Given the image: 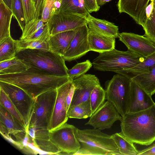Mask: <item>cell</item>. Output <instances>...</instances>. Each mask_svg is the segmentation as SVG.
Segmentation results:
<instances>
[{"label":"cell","mask_w":155,"mask_h":155,"mask_svg":"<svg viewBox=\"0 0 155 155\" xmlns=\"http://www.w3.org/2000/svg\"><path fill=\"white\" fill-rule=\"evenodd\" d=\"M155 68V51L147 56L138 65L132 68L122 70L117 73L124 75L130 79L140 74L147 72Z\"/></svg>","instance_id":"obj_23"},{"label":"cell","mask_w":155,"mask_h":155,"mask_svg":"<svg viewBox=\"0 0 155 155\" xmlns=\"http://www.w3.org/2000/svg\"><path fill=\"white\" fill-rule=\"evenodd\" d=\"M97 4L99 6H102L107 2H109L112 0H96Z\"/></svg>","instance_id":"obj_46"},{"label":"cell","mask_w":155,"mask_h":155,"mask_svg":"<svg viewBox=\"0 0 155 155\" xmlns=\"http://www.w3.org/2000/svg\"><path fill=\"white\" fill-rule=\"evenodd\" d=\"M31 66L17 57L0 62V74H13L25 71Z\"/></svg>","instance_id":"obj_26"},{"label":"cell","mask_w":155,"mask_h":155,"mask_svg":"<svg viewBox=\"0 0 155 155\" xmlns=\"http://www.w3.org/2000/svg\"><path fill=\"white\" fill-rule=\"evenodd\" d=\"M150 0H118L117 6L120 13L129 15L140 25Z\"/></svg>","instance_id":"obj_17"},{"label":"cell","mask_w":155,"mask_h":155,"mask_svg":"<svg viewBox=\"0 0 155 155\" xmlns=\"http://www.w3.org/2000/svg\"><path fill=\"white\" fill-rule=\"evenodd\" d=\"M75 89V87L72 84L66 97V105L67 111L72 100Z\"/></svg>","instance_id":"obj_42"},{"label":"cell","mask_w":155,"mask_h":155,"mask_svg":"<svg viewBox=\"0 0 155 155\" xmlns=\"http://www.w3.org/2000/svg\"><path fill=\"white\" fill-rule=\"evenodd\" d=\"M0 121L7 129L10 135L26 130L25 127L9 112L0 105Z\"/></svg>","instance_id":"obj_24"},{"label":"cell","mask_w":155,"mask_h":155,"mask_svg":"<svg viewBox=\"0 0 155 155\" xmlns=\"http://www.w3.org/2000/svg\"><path fill=\"white\" fill-rule=\"evenodd\" d=\"M75 127L66 123L49 131V139L60 151L61 154L74 155L80 148L77 138Z\"/></svg>","instance_id":"obj_9"},{"label":"cell","mask_w":155,"mask_h":155,"mask_svg":"<svg viewBox=\"0 0 155 155\" xmlns=\"http://www.w3.org/2000/svg\"><path fill=\"white\" fill-rule=\"evenodd\" d=\"M24 12L25 25L33 19L35 10L34 0H21Z\"/></svg>","instance_id":"obj_38"},{"label":"cell","mask_w":155,"mask_h":155,"mask_svg":"<svg viewBox=\"0 0 155 155\" xmlns=\"http://www.w3.org/2000/svg\"><path fill=\"white\" fill-rule=\"evenodd\" d=\"M5 4L12 10V0H2Z\"/></svg>","instance_id":"obj_45"},{"label":"cell","mask_w":155,"mask_h":155,"mask_svg":"<svg viewBox=\"0 0 155 155\" xmlns=\"http://www.w3.org/2000/svg\"><path fill=\"white\" fill-rule=\"evenodd\" d=\"M138 155H155V143L146 149L138 151Z\"/></svg>","instance_id":"obj_43"},{"label":"cell","mask_w":155,"mask_h":155,"mask_svg":"<svg viewBox=\"0 0 155 155\" xmlns=\"http://www.w3.org/2000/svg\"><path fill=\"white\" fill-rule=\"evenodd\" d=\"M105 99V90L101 84L97 85L92 90L89 98L92 114L104 103Z\"/></svg>","instance_id":"obj_33"},{"label":"cell","mask_w":155,"mask_h":155,"mask_svg":"<svg viewBox=\"0 0 155 155\" xmlns=\"http://www.w3.org/2000/svg\"><path fill=\"white\" fill-rule=\"evenodd\" d=\"M149 94L155 93V68L150 71L138 75L131 79Z\"/></svg>","instance_id":"obj_28"},{"label":"cell","mask_w":155,"mask_h":155,"mask_svg":"<svg viewBox=\"0 0 155 155\" xmlns=\"http://www.w3.org/2000/svg\"><path fill=\"white\" fill-rule=\"evenodd\" d=\"M12 10L22 31L25 25V20L22 4L21 0H12Z\"/></svg>","instance_id":"obj_37"},{"label":"cell","mask_w":155,"mask_h":155,"mask_svg":"<svg viewBox=\"0 0 155 155\" xmlns=\"http://www.w3.org/2000/svg\"><path fill=\"white\" fill-rule=\"evenodd\" d=\"M15 40L11 36L0 40V62L15 57L17 52Z\"/></svg>","instance_id":"obj_32"},{"label":"cell","mask_w":155,"mask_h":155,"mask_svg":"<svg viewBox=\"0 0 155 155\" xmlns=\"http://www.w3.org/2000/svg\"><path fill=\"white\" fill-rule=\"evenodd\" d=\"M75 133L81 147L74 155H121L111 136L99 129L75 127Z\"/></svg>","instance_id":"obj_4"},{"label":"cell","mask_w":155,"mask_h":155,"mask_svg":"<svg viewBox=\"0 0 155 155\" xmlns=\"http://www.w3.org/2000/svg\"><path fill=\"white\" fill-rule=\"evenodd\" d=\"M72 84V81L70 80L57 89V96L48 128L49 131L66 123L68 120L66 100Z\"/></svg>","instance_id":"obj_13"},{"label":"cell","mask_w":155,"mask_h":155,"mask_svg":"<svg viewBox=\"0 0 155 155\" xmlns=\"http://www.w3.org/2000/svg\"><path fill=\"white\" fill-rule=\"evenodd\" d=\"M72 84L75 89L69 107L89 100L93 89L100 84L98 78L95 75L89 74H84L73 80Z\"/></svg>","instance_id":"obj_15"},{"label":"cell","mask_w":155,"mask_h":155,"mask_svg":"<svg viewBox=\"0 0 155 155\" xmlns=\"http://www.w3.org/2000/svg\"><path fill=\"white\" fill-rule=\"evenodd\" d=\"M57 94V89H53L44 93L35 98L29 125L34 126L36 129L48 130Z\"/></svg>","instance_id":"obj_7"},{"label":"cell","mask_w":155,"mask_h":155,"mask_svg":"<svg viewBox=\"0 0 155 155\" xmlns=\"http://www.w3.org/2000/svg\"><path fill=\"white\" fill-rule=\"evenodd\" d=\"M50 35L30 40H15L17 52L26 49H39L50 50L48 40Z\"/></svg>","instance_id":"obj_29"},{"label":"cell","mask_w":155,"mask_h":155,"mask_svg":"<svg viewBox=\"0 0 155 155\" xmlns=\"http://www.w3.org/2000/svg\"><path fill=\"white\" fill-rule=\"evenodd\" d=\"M151 96L131 79L127 113L139 112L151 107L155 104Z\"/></svg>","instance_id":"obj_16"},{"label":"cell","mask_w":155,"mask_h":155,"mask_svg":"<svg viewBox=\"0 0 155 155\" xmlns=\"http://www.w3.org/2000/svg\"><path fill=\"white\" fill-rule=\"evenodd\" d=\"M131 80L117 74L106 84V99L113 104L122 117L127 112Z\"/></svg>","instance_id":"obj_6"},{"label":"cell","mask_w":155,"mask_h":155,"mask_svg":"<svg viewBox=\"0 0 155 155\" xmlns=\"http://www.w3.org/2000/svg\"><path fill=\"white\" fill-rule=\"evenodd\" d=\"M92 115L90 100L69 108L67 113L69 118L86 119Z\"/></svg>","instance_id":"obj_31"},{"label":"cell","mask_w":155,"mask_h":155,"mask_svg":"<svg viewBox=\"0 0 155 155\" xmlns=\"http://www.w3.org/2000/svg\"><path fill=\"white\" fill-rule=\"evenodd\" d=\"M51 35L74 30L87 23L84 18L77 15L60 12L51 15L47 22Z\"/></svg>","instance_id":"obj_10"},{"label":"cell","mask_w":155,"mask_h":155,"mask_svg":"<svg viewBox=\"0 0 155 155\" xmlns=\"http://www.w3.org/2000/svg\"><path fill=\"white\" fill-rule=\"evenodd\" d=\"M0 105L6 109L25 127L24 122L21 116L6 94L1 88Z\"/></svg>","instance_id":"obj_35"},{"label":"cell","mask_w":155,"mask_h":155,"mask_svg":"<svg viewBox=\"0 0 155 155\" xmlns=\"http://www.w3.org/2000/svg\"><path fill=\"white\" fill-rule=\"evenodd\" d=\"M70 80L69 77L49 74L31 67L13 74H0V81L21 88L33 98L48 91L57 89Z\"/></svg>","instance_id":"obj_1"},{"label":"cell","mask_w":155,"mask_h":155,"mask_svg":"<svg viewBox=\"0 0 155 155\" xmlns=\"http://www.w3.org/2000/svg\"><path fill=\"white\" fill-rule=\"evenodd\" d=\"M115 38L96 34L89 31L90 51L101 53L115 49Z\"/></svg>","instance_id":"obj_20"},{"label":"cell","mask_w":155,"mask_h":155,"mask_svg":"<svg viewBox=\"0 0 155 155\" xmlns=\"http://www.w3.org/2000/svg\"><path fill=\"white\" fill-rule=\"evenodd\" d=\"M87 20L89 32L100 35L118 38V28L114 23L95 18L91 15Z\"/></svg>","instance_id":"obj_18"},{"label":"cell","mask_w":155,"mask_h":155,"mask_svg":"<svg viewBox=\"0 0 155 155\" xmlns=\"http://www.w3.org/2000/svg\"><path fill=\"white\" fill-rule=\"evenodd\" d=\"M45 23L41 18L37 20H32L25 25L19 39H26L42 28Z\"/></svg>","instance_id":"obj_36"},{"label":"cell","mask_w":155,"mask_h":155,"mask_svg":"<svg viewBox=\"0 0 155 155\" xmlns=\"http://www.w3.org/2000/svg\"><path fill=\"white\" fill-rule=\"evenodd\" d=\"M62 0H55L51 15L60 12V9Z\"/></svg>","instance_id":"obj_44"},{"label":"cell","mask_w":155,"mask_h":155,"mask_svg":"<svg viewBox=\"0 0 155 155\" xmlns=\"http://www.w3.org/2000/svg\"><path fill=\"white\" fill-rule=\"evenodd\" d=\"M122 118L113 104L107 101L92 114L85 124L103 130L110 128L116 121H121Z\"/></svg>","instance_id":"obj_11"},{"label":"cell","mask_w":155,"mask_h":155,"mask_svg":"<svg viewBox=\"0 0 155 155\" xmlns=\"http://www.w3.org/2000/svg\"><path fill=\"white\" fill-rule=\"evenodd\" d=\"M0 88L11 101L24 122L26 129L28 127L35 105V98L14 84L0 81Z\"/></svg>","instance_id":"obj_8"},{"label":"cell","mask_w":155,"mask_h":155,"mask_svg":"<svg viewBox=\"0 0 155 155\" xmlns=\"http://www.w3.org/2000/svg\"><path fill=\"white\" fill-rule=\"evenodd\" d=\"M48 130L36 129L35 140L43 154H61L58 149L50 141Z\"/></svg>","instance_id":"obj_22"},{"label":"cell","mask_w":155,"mask_h":155,"mask_svg":"<svg viewBox=\"0 0 155 155\" xmlns=\"http://www.w3.org/2000/svg\"><path fill=\"white\" fill-rule=\"evenodd\" d=\"M77 29L50 35L48 40L50 51L62 56H64L74 37Z\"/></svg>","instance_id":"obj_19"},{"label":"cell","mask_w":155,"mask_h":155,"mask_svg":"<svg viewBox=\"0 0 155 155\" xmlns=\"http://www.w3.org/2000/svg\"><path fill=\"white\" fill-rule=\"evenodd\" d=\"M55 0H44L41 18L44 23L47 22L51 15Z\"/></svg>","instance_id":"obj_39"},{"label":"cell","mask_w":155,"mask_h":155,"mask_svg":"<svg viewBox=\"0 0 155 155\" xmlns=\"http://www.w3.org/2000/svg\"><path fill=\"white\" fill-rule=\"evenodd\" d=\"M118 38L128 50L145 58L155 51V43L144 35L133 33H119Z\"/></svg>","instance_id":"obj_12"},{"label":"cell","mask_w":155,"mask_h":155,"mask_svg":"<svg viewBox=\"0 0 155 155\" xmlns=\"http://www.w3.org/2000/svg\"><path fill=\"white\" fill-rule=\"evenodd\" d=\"M35 10L34 18L32 19H38L41 17L42 14L44 0H34Z\"/></svg>","instance_id":"obj_41"},{"label":"cell","mask_w":155,"mask_h":155,"mask_svg":"<svg viewBox=\"0 0 155 155\" xmlns=\"http://www.w3.org/2000/svg\"><path fill=\"white\" fill-rule=\"evenodd\" d=\"M15 57L23 60L31 67L46 74L68 77V69L63 57L50 50L26 49L18 52Z\"/></svg>","instance_id":"obj_3"},{"label":"cell","mask_w":155,"mask_h":155,"mask_svg":"<svg viewBox=\"0 0 155 155\" xmlns=\"http://www.w3.org/2000/svg\"><path fill=\"white\" fill-rule=\"evenodd\" d=\"M121 132L133 143L148 146L155 141V104L145 110L127 113L121 121Z\"/></svg>","instance_id":"obj_2"},{"label":"cell","mask_w":155,"mask_h":155,"mask_svg":"<svg viewBox=\"0 0 155 155\" xmlns=\"http://www.w3.org/2000/svg\"><path fill=\"white\" fill-rule=\"evenodd\" d=\"M144 30V36L155 43V0H150L140 24Z\"/></svg>","instance_id":"obj_21"},{"label":"cell","mask_w":155,"mask_h":155,"mask_svg":"<svg viewBox=\"0 0 155 155\" xmlns=\"http://www.w3.org/2000/svg\"><path fill=\"white\" fill-rule=\"evenodd\" d=\"M12 11L0 0V40L11 36L10 27Z\"/></svg>","instance_id":"obj_27"},{"label":"cell","mask_w":155,"mask_h":155,"mask_svg":"<svg viewBox=\"0 0 155 155\" xmlns=\"http://www.w3.org/2000/svg\"><path fill=\"white\" fill-rule=\"evenodd\" d=\"M86 8L90 13L93 12H96L100 8L96 0H83Z\"/></svg>","instance_id":"obj_40"},{"label":"cell","mask_w":155,"mask_h":155,"mask_svg":"<svg viewBox=\"0 0 155 155\" xmlns=\"http://www.w3.org/2000/svg\"><path fill=\"white\" fill-rule=\"evenodd\" d=\"M89 29L87 24L78 28L65 54L62 57L68 61L76 60L90 51L88 42Z\"/></svg>","instance_id":"obj_14"},{"label":"cell","mask_w":155,"mask_h":155,"mask_svg":"<svg viewBox=\"0 0 155 155\" xmlns=\"http://www.w3.org/2000/svg\"><path fill=\"white\" fill-rule=\"evenodd\" d=\"M121 155H138V150L133 143L125 137L121 132L111 135Z\"/></svg>","instance_id":"obj_30"},{"label":"cell","mask_w":155,"mask_h":155,"mask_svg":"<svg viewBox=\"0 0 155 155\" xmlns=\"http://www.w3.org/2000/svg\"><path fill=\"white\" fill-rule=\"evenodd\" d=\"M145 58L128 50L122 51L114 49L100 53L92 64L96 70L117 73L136 66Z\"/></svg>","instance_id":"obj_5"},{"label":"cell","mask_w":155,"mask_h":155,"mask_svg":"<svg viewBox=\"0 0 155 155\" xmlns=\"http://www.w3.org/2000/svg\"><path fill=\"white\" fill-rule=\"evenodd\" d=\"M60 12L79 15L86 20L90 15L83 0H63Z\"/></svg>","instance_id":"obj_25"},{"label":"cell","mask_w":155,"mask_h":155,"mask_svg":"<svg viewBox=\"0 0 155 155\" xmlns=\"http://www.w3.org/2000/svg\"><path fill=\"white\" fill-rule=\"evenodd\" d=\"M92 64L88 60L75 64L68 69L67 73L70 80L73 81L84 74L91 67Z\"/></svg>","instance_id":"obj_34"}]
</instances>
